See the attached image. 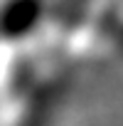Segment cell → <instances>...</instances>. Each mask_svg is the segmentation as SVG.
<instances>
[{
    "instance_id": "cell-1",
    "label": "cell",
    "mask_w": 123,
    "mask_h": 126,
    "mask_svg": "<svg viewBox=\"0 0 123 126\" xmlns=\"http://www.w3.org/2000/svg\"><path fill=\"white\" fill-rule=\"evenodd\" d=\"M44 20V0H3L0 5V37L20 42L37 32Z\"/></svg>"
}]
</instances>
